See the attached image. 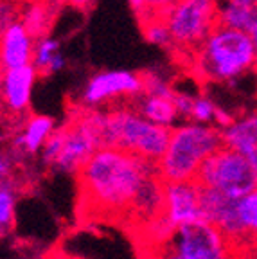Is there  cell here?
I'll list each match as a JSON object with an SVG mask.
<instances>
[{
    "label": "cell",
    "mask_w": 257,
    "mask_h": 259,
    "mask_svg": "<svg viewBox=\"0 0 257 259\" xmlns=\"http://www.w3.org/2000/svg\"><path fill=\"white\" fill-rule=\"evenodd\" d=\"M185 61L201 83L232 85L253 72V40L250 32L218 24Z\"/></svg>",
    "instance_id": "2"
},
{
    "label": "cell",
    "mask_w": 257,
    "mask_h": 259,
    "mask_svg": "<svg viewBox=\"0 0 257 259\" xmlns=\"http://www.w3.org/2000/svg\"><path fill=\"white\" fill-rule=\"evenodd\" d=\"M177 56L187 58L218 25V0H175L164 13Z\"/></svg>",
    "instance_id": "6"
},
{
    "label": "cell",
    "mask_w": 257,
    "mask_h": 259,
    "mask_svg": "<svg viewBox=\"0 0 257 259\" xmlns=\"http://www.w3.org/2000/svg\"><path fill=\"white\" fill-rule=\"evenodd\" d=\"M167 245L185 259H239V250L210 220L198 218L175 227Z\"/></svg>",
    "instance_id": "8"
},
{
    "label": "cell",
    "mask_w": 257,
    "mask_h": 259,
    "mask_svg": "<svg viewBox=\"0 0 257 259\" xmlns=\"http://www.w3.org/2000/svg\"><path fill=\"white\" fill-rule=\"evenodd\" d=\"M133 106L146 119L157 122V124L173 128L180 119L178 110L175 106V96H160V94L142 92L139 97L133 99Z\"/></svg>",
    "instance_id": "16"
},
{
    "label": "cell",
    "mask_w": 257,
    "mask_h": 259,
    "mask_svg": "<svg viewBox=\"0 0 257 259\" xmlns=\"http://www.w3.org/2000/svg\"><path fill=\"white\" fill-rule=\"evenodd\" d=\"M196 180L230 198H241L257 187V167L239 151L221 146L203 160Z\"/></svg>",
    "instance_id": "7"
},
{
    "label": "cell",
    "mask_w": 257,
    "mask_h": 259,
    "mask_svg": "<svg viewBox=\"0 0 257 259\" xmlns=\"http://www.w3.org/2000/svg\"><path fill=\"white\" fill-rule=\"evenodd\" d=\"M22 2H31V0H22Z\"/></svg>",
    "instance_id": "33"
},
{
    "label": "cell",
    "mask_w": 257,
    "mask_h": 259,
    "mask_svg": "<svg viewBox=\"0 0 257 259\" xmlns=\"http://www.w3.org/2000/svg\"><path fill=\"white\" fill-rule=\"evenodd\" d=\"M253 248H257V245H255V247H253Z\"/></svg>",
    "instance_id": "34"
},
{
    "label": "cell",
    "mask_w": 257,
    "mask_h": 259,
    "mask_svg": "<svg viewBox=\"0 0 257 259\" xmlns=\"http://www.w3.org/2000/svg\"><path fill=\"white\" fill-rule=\"evenodd\" d=\"M8 232H9V229H8V227H6V225H2V223H0V239L4 238V236L8 234Z\"/></svg>",
    "instance_id": "31"
},
{
    "label": "cell",
    "mask_w": 257,
    "mask_h": 259,
    "mask_svg": "<svg viewBox=\"0 0 257 259\" xmlns=\"http://www.w3.org/2000/svg\"><path fill=\"white\" fill-rule=\"evenodd\" d=\"M31 63L40 76H51V74H58L60 70H63L67 60L61 53L60 41L51 34L36 38Z\"/></svg>",
    "instance_id": "18"
},
{
    "label": "cell",
    "mask_w": 257,
    "mask_h": 259,
    "mask_svg": "<svg viewBox=\"0 0 257 259\" xmlns=\"http://www.w3.org/2000/svg\"><path fill=\"white\" fill-rule=\"evenodd\" d=\"M16 214V191L11 178L0 180V223L11 231Z\"/></svg>",
    "instance_id": "21"
},
{
    "label": "cell",
    "mask_w": 257,
    "mask_h": 259,
    "mask_svg": "<svg viewBox=\"0 0 257 259\" xmlns=\"http://www.w3.org/2000/svg\"><path fill=\"white\" fill-rule=\"evenodd\" d=\"M13 169H15V157L9 151L0 150V180L11 178Z\"/></svg>",
    "instance_id": "26"
},
{
    "label": "cell",
    "mask_w": 257,
    "mask_h": 259,
    "mask_svg": "<svg viewBox=\"0 0 257 259\" xmlns=\"http://www.w3.org/2000/svg\"><path fill=\"white\" fill-rule=\"evenodd\" d=\"M175 0H130L135 15L144 20L148 16H162L173 6Z\"/></svg>",
    "instance_id": "23"
},
{
    "label": "cell",
    "mask_w": 257,
    "mask_h": 259,
    "mask_svg": "<svg viewBox=\"0 0 257 259\" xmlns=\"http://www.w3.org/2000/svg\"><path fill=\"white\" fill-rule=\"evenodd\" d=\"M38 70L32 63L15 69H0V110L9 117H22L29 112Z\"/></svg>",
    "instance_id": "10"
},
{
    "label": "cell",
    "mask_w": 257,
    "mask_h": 259,
    "mask_svg": "<svg viewBox=\"0 0 257 259\" xmlns=\"http://www.w3.org/2000/svg\"><path fill=\"white\" fill-rule=\"evenodd\" d=\"M141 24L144 38L149 44L173 51V40H171V32H169L164 16H148V18L141 20Z\"/></svg>",
    "instance_id": "20"
},
{
    "label": "cell",
    "mask_w": 257,
    "mask_h": 259,
    "mask_svg": "<svg viewBox=\"0 0 257 259\" xmlns=\"http://www.w3.org/2000/svg\"><path fill=\"white\" fill-rule=\"evenodd\" d=\"M218 105L207 96H193V101L187 113V121L201 122V124H214Z\"/></svg>",
    "instance_id": "22"
},
{
    "label": "cell",
    "mask_w": 257,
    "mask_h": 259,
    "mask_svg": "<svg viewBox=\"0 0 257 259\" xmlns=\"http://www.w3.org/2000/svg\"><path fill=\"white\" fill-rule=\"evenodd\" d=\"M22 11H24V2L22 0H0V36L11 25L20 22Z\"/></svg>",
    "instance_id": "24"
},
{
    "label": "cell",
    "mask_w": 257,
    "mask_h": 259,
    "mask_svg": "<svg viewBox=\"0 0 257 259\" xmlns=\"http://www.w3.org/2000/svg\"><path fill=\"white\" fill-rule=\"evenodd\" d=\"M142 92V74L124 69L101 70L87 79L79 105L83 108H110L117 101H133Z\"/></svg>",
    "instance_id": "9"
},
{
    "label": "cell",
    "mask_w": 257,
    "mask_h": 259,
    "mask_svg": "<svg viewBox=\"0 0 257 259\" xmlns=\"http://www.w3.org/2000/svg\"><path fill=\"white\" fill-rule=\"evenodd\" d=\"M250 36H252V40H253V51H255V61H253V74L257 76V27L253 29L252 32H250Z\"/></svg>",
    "instance_id": "30"
},
{
    "label": "cell",
    "mask_w": 257,
    "mask_h": 259,
    "mask_svg": "<svg viewBox=\"0 0 257 259\" xmlns=\"http://www.w3.org/2000/svg\"><path fill=\"white\" fill-rule=\"evenodd\" d=\"M40 259H74V257H70V255L63 254V252H60V250H53V252H49V254L41 255Z\"/></svg>",
    "instance_id": "29"
},
{
    "label": "cell",
    "mask_w": 257,
    "mask_h": 259,
    "mask_svg": "<svg viewBox=\"0 0 257 259\" xmlns=\"http://www.w3.org/2000/svg\"><path fill=\"white\" fill-rule=\"evenodd\" d=\"M56 130V122L49 115H29L13 141V150L20 155H36Z\"/></svg>",
    "instance_id": "14"
},
{
    "label": "cell",
    "mask_w": 257,
    "mask_h": 259,
    "mask_svg": "<svg viewBox=\"0 0 257 259\" xmlns=\"http://www.w3.org/2000/svg\"><path fill=\"white\" fill-rule=\"evenodd\" d=\"M218 24L252 32L257 27V0H218Z\"/></svg>",
    "instance_id": "17"
},
{
    "label": "cell",
    "mask_w": 257,
    "mask_h": 259,
    "mask_svg": "<svg viewBox=\"0 0 257 259\" xmlns=\"http://www.w3.org/2000/svg\"><path fill=\"white\" fill-rule=\"evenodd\" d=\"M34 44L36 38L22 22L11 25L0 36V69H15L29 65L32 61Z\"/></svg>",
    "instance_id": "12"
},
{
    "label": "cell",
    "mask_w": 257,
    "mask_h": 259,
    "mask_svg": "<svg viewBox=\"0 0 257 259\" xmlns=\"http://www.w3.org/2000/svg\"><path fill=\"white\" fill-rule=\"evenodd\" d=\"M223 146L245 155L257 167V110L241 117H234L229 126L221 130Z\"/></svg>",
    "instance_id": "13"
},
{
    "label": "cell",
    "mask_w": 257,
    "mask_h": 259,
    "mask_svg": "<svg viewBox=\"0 0 257 259\" xmlns=\"http://www.w3.org/2000/svg\"><path fill=\"white\" fill-rule=\"evenodd\" d=\"M101 117L103 108L81 106L67 124L54 130L41 148V158L49 167L61 173L77 175L84 162L103 146L101 142Z\"/></svg>",
    "instance_id": "3"
},
{
    "label": "cell",
    "mask_w": 257,
    "mask_h": 259,
    "mask_svg": "<svg viewBox=\"0 0 257 259\" xmlns=\"http://www.w3.org/2000/svg\"><path fill=\"white\" fill-rule=\"evenodd\" d=\"M149 248L146 259H185L182 254H178L171 245H167L165 241L155 243V245H146Z\"/></svg>",
    "instance_id": "25"
},
{
    "label": "cell",
    "mask_w": 257,
    "mask_h": 259,
    "mask_svg": "<svg viewBox=\"0 0 257 259\" xmlns=\"http://www.w3.org/2000/svg\"><path fill=\"white\" fill-rule=\"evenodd\" d=\"M237 212L248 241V248H253L257 245V187L252 193L237 198Z\"/></svg>",
    "instance_id": "19"
},
{
    "label": "cell",
    "mask_w": 257,
    "mask_h": 259,
    "mask_svg": "<svg viewBox=\"0 0 257 259\" xmlns=\"http://www.w3.org/2000/svg\"><path fill=\"white\" fill-rule=\"evenodd\" d=\"M221 146L223 137L216 124L187 121L173 126L164 155L157 160L158 175L164 182L193 180L205 158Z\"/></svg>",
    "instance_id": "4"
},
{
    "label": "cell",
    "mask_w": 257,
    "mask_h": 259,
    "mask_svg": "<svg viewBox=\"0 0 257 259\" xmlns=\"http://www.w3.org/2000/svg\"><path fill=\"white\" fill-rule=\"evenodd\" d=\"M96 0H63V4L72 6L74 9H79V11H89L94 6Z\"/></svg>",
    "instance_id": "28"
},
{
    "label": "cell",
    "mask_w": 257,
    "mask_h": 259,
    "mask_svg": "<svg viewBox=\"0 0 257 259\" xmlns=\"http://www.w3.org/2000/svg\"><path fill=\"white\" fill-rule=\"evenodd\" d=\"M232 121H234V115H232V113L227 112L225 108H221V106L218 105L216 117H214V124H216L220 130H223V128H225V126H229Z\"/></svg>",
    "instance_id": "27"
},
{
    "label": "cell",
    "mask_w": 257,
    "mask_h": 259,
    "mask_svg": "<svg viewBox=\"0 0 257 259\" xmlns=\"http://www.w3.org/2000/svg\"><path fill=\"white\" fill-rule=\"evenodd\" d=\"M63 0H31L24 2L20 22L27 27L34 38H41L51 34L54 22L58 18Z\"/></svg>",
    "instance_id": "15"
},
{
    "label": "cell",
    "mask_w": 257,
    "mask_h": 259,
    "mask_svg": "<svg viewBox=\"0 0 257 259\" xmlns=\"http://www.w3.org/2000/svg\"><path fill=\"white\" fill-rule=\"evenodd\" d=\"M201 193H203V186L198 182L196 178L164 182V209H162V216L173 227L203 218Z\"/></svg>",
    "instance_id": "11"
},
{
    "label": "cell",
    "mask_w": 257,
    "mask_h": 259,
    "mask_svg": "<svg viewBox=\"0 0 257 259\" xmlns=\"http://www.w3.org/2000/svg\"><path fill=\"white\" fill-rule=\"evenodd\" d=\"M239 259H246V257H245V255H239Z\"/></svg>",
    "instance_id": "32"
},
{
    "label": "cell",
    "mask_w": 257,
    "mask_h": 259,
    "mask_svg": "<svg viewBox=\"0 0 257 259\" xmlns=\"http://www.w3.org/2000/svg\"><path fill=\"white\" fill-rule=\"evenodd\" d=\"M171 128L146 119L135 106H110L103 108L101 142L117 146L142 158L157 162L164 155Z\"/></svg>",
    "instance_id": "5"
},
{
    "label": "cell",
    "mask_w": 257,
    "mask_h": 259,
    "mask_svg": "<svg viewBox=\"0 0 257 259\" xmlns=\"http://www.w3.org/2000/svg\"><path fill=\"white\" fill-rule=\"evenodd\" d=\"M157 173V162L117 146L97 148L77 171L79 202L87 218L133 222L137 196Z\"/></svg>",
    "instance_id": "1"
}]
</instances>
